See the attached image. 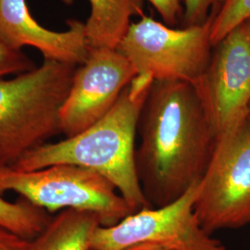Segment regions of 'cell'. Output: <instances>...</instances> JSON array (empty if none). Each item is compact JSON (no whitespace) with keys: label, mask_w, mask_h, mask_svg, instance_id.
Wrapping results in <instances>:
<instances>
[{"label":"cell","mask_w":250,"mask_h":250,"mask_svg":"<svg viewBox=\"0 0 250 250\" xmlns=\"http://www.w3.org/2000/svg\"><path fill=\"white\" fill-rule=\"evenodd\" d=\"M250 20V0H223L210 21V41L214 46Z\"/></svg>","instance_id":"obj_14"},{"label":"cell","mask_w":250,"mask_h":250,"mask_svg":"<svg viewBox=\"0 0 250 250\" xmlns=\"http://www.w3.org/2000/svg\"><path fill=\"white\" fill-rule=\"evenodd\" d=\"M135 165L152 208L168 205L199 182L218 143L196 86L154 81L144 104Z\"/></svg>","instance_id":"obj_1"},{"label":"cell","mask_w":250,"mask_h":250,"mask_svg":"<svg viewBox=\"0 0 250 250\" xmlns=\"http://www.w3.org/2000/svg\"><path fill=\"white\" fill-rule=\"evenodd\" d=\"M223 0H184L183 26L204 24L214 15Z\"/></svg>","instance_id":"obj_16"},{"label":"cell","mask_w":250,"mask_h":250,"mask_svg":"<svg viewBox=\"0 0 250 250\" xmlns=\"http://www.w3.org/2000/svg\"><path fill=\"white\" fill-rule=\"evenodd\" d=\"M99 226L100 220L94 213L65 209L52 216L44 230L30 240V250H91Z\"/></svg>","instance_id":"obj_12"},{"label":"cell","mask_w":250,"mask_h":250,"mask_svg":"<svg viewBox=\"0 0 250 250\" xmlns=\"http://www.w3.org/2000/svg\"><path fill=\"white\" fill-rule=\"evenodd\" d=\"M199 182L168 205L146 208L112 226H99L91 250H125L139 244H155L171 250H227L206 232L195 212Z\"/></svg>","instance_id":"obj_7"},{"label":"cell","mask_w":250,"mask_h":250,"mask_svg":"<svg viewBox=\"0 0 250 250\" xmlns=\"http://www.w3.org/2000/svg\"><path fill=\"white\" fill-rule=\"evenodd\" d=\"M154 81L148 75L137 74L115 106L95 125L60 142L37 147L11 168L30 171L59 164L78 166L107 179L135 211L152 208L137 175L134 144L140 114Z\"/></svg>","instance_id":"obj_2"},{"label":"cell","mask_w":250,"mask_h":250,"mask_svg":"<svg viewBox=\"0 0 250 250\" xmlns=\"http://www.w3.org/2000/svg\"><path fill=\"white\" fill-rule=\"evenodd\" d=\"M249 119L250 120V110H249Z\"/></svg>","instance_id":"obj_21"},{"label":"cell","mask_w":250,"mask_h":250,"mask_svg":"<svg viewBox=\"0 0 250 250\" xmlns=\"http://www.w3.org/2000/svg\"><path fill=\"white\" fill-rule=\"evenodd\" d=\"M0 250H30V240L0 225Z\"/></svg>","instance_id":"obj_18"},{"label":"cell","mask_w":250,"mask_h":250,"mask_svg":"<svg viewBox=\"0 0 250 250\" xmlns=\"http://www.w3.org/2000/svg\"><path fill=\"white\" fill-rule=\"evenodd\" d=\"M210 21L176 28L144 14L132 21L117 50L138 74L155 81H185L196 84L210 61Z\"/></svg>","instance_id":"obj_5"},{"label":"cell","mask_w":250,"mask_h":250,"mask_svg":"<svg viewBox=\"0 0 250 250\" xmlns=\"http://www.w3.org/2000/svg\"><path fill=\"white\" fill-rule=\"evenodd\" d=\"M52 216L24 198L11 202L0 197V225L33 240L44 230Z\"/></svg>","instance_id":"obj_13"},{"label":"cell","mask_w":250,"mask_h":250,"mask_svg":"<svg viewBox=\"0 0 250 250\" xmlns=\"http://www.w3.org/2000/svg\"><path fill=\"white\" fill-rule=\"evenodd\" d=\"M14 192L49 214L65 209L88 211L101 226H112L136 212L117 188L99 173L59 164L39 170L0 168V197Z\"/></svg>","instance_id":"obj_4"},{"label":"cell","mask_w":250,"mask_h":250,"mask_svg":"<svg viewBox=\"0 0 250 250\" xmlns=\"http://www.w3.org/2000/svg\"><path fill=\"white\" fill-rule=\"evenodd\" d=\"M125 250H171L155 244H139Z\"/></svg>","instance_id":"obj_19"},{"label":"cell","mask_w":250,"mask_h":250,"mask_svg":"<svg viewBox=\"0 0 250 250\" xmlns=\"http://www.w3.org/2000/svg\"><path fill=\"white\" fill-rule=\"evenodd\" d=\"M194 85L218 141L248 120L250 41L246 23L213 46L207 70Z\"/></svg>","instance_id":"obj_8"},{"label":"cell","mask_w":250,"mask_h":250,"mask_svg":"<svg viewBox=\"0 0 250 250\" xmlns=\"http://www.w3.org/2000/svg\"><path fill=\"white\" fill-rule=\"evenodd\" d=\"M195 212L209 234L250 224V120L216 145L199 183Z\"/></svg>","instance_id":"obj_6"},{"label":"cell","mask_w":250,"mask_h":250,"mask_svg":"<svg viewBox=\"0 0 250 250\" xmlns=\"http://www.w3.org/2000/svg\"><path fill=\"white\" fill-rule=\"evenodd\" d=\"M36 67V63L22 50L11 49L0 41V79L18 75Z\"/></svg>","instance_id":"obj_15"},{"label":"cell","mask_w":250,"mask_h":250,"mask_svg":"<svg viewBox=\"0 0 250 250\" xmlns=\"http://www.w3.org/2000/svg\"><path fill=\"white\" fill-rule=\"evenodd\" d=\"M66 23L67 30L52 31L34 18L27 0H0V41L4 45L14 50L31 46L44 60L79 66L90 52L85 23L75 19Z\"/></svg>","instance_id":"obj_10"},{"label":"cell","mask_w":250,"mask_h":250,"mask_svg":"<svg viewBox=\"0 0 250 250\" xmlns=\"http://www.w3.org/2000/svg\"><path fill=\"white\" fill-rule=\"evenodd\" d=\"M77 66L44 60L28 72L0 79V168L61 134L60 112Z\"/></svg>","instance_id":"obj_3"},{"label":"cell","mask_w":250,"mask_h":250,"mask_svg":"<svg viewBox=\"0 0 250 250\" xmlns=\"http://www.w3.org/2000/svg\"><path fill=\"white\" fill-rule=\"evenodd\" d=\"M160 14L163 23L176 27L184 18V0H147Z\"/></svg>","instance_id":"obj_17"},{"label":"cell","mask_w":250,"mask_h":250,"mask_svg":"<svg viewBox=\"0 0 250 250\" xmlns=\"http://www.w3.org/2000/svg\"><path fill=\"white\" fill-rule=\"evenodd\" d=\"M90 15L85 33L90 49H117L132 18L142 17L144 0H88Z\"/></svg>","instance_id":"obj_11"},{"label":"cell","mask_w":250,"mask_h":250,"mask_svg":"<svg viewBox=\"0 0 250 250\" xmlns=\"http://www.w3.org/2000/svg\"><path fill=\"white\" fill-rule=\"evenodd\" d=\"M246 24H247V27H248V32H249V36H250V20H249V21L246 22Z\"/></svg>","instance_id":"obj_20"},{"label":"cell","mask_w":250,"mask_h":250,"mask_svg":"<svg viewBox=\"0 0 250 250\" xmlns=\"http://www.w3.org/2000/svg\"><path fill=\"white\" fill-rule=\"evenodd\" d=\"M138 73L117 49H90L77 66L60 112L61 134L71 137L95 125L115 106Z\"/></svg>","instance_id":"obj_9"}]
</instances>
